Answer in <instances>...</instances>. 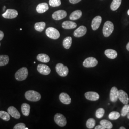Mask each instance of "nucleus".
<instances>
[{"label": "nucleus", "mask_w": 129, "mask_h": 129, "mask_svg": "<svg viewBox=\"0 0 129 129\" xmlns=\"http://www.w3.org/2000/svg\"><path fill=\"white\" fill-rule=\"evenodd\" d=\"M25 97L28 101L37 102L41 99V96L38 92L34 90H28L25 93Z\"/></svg>", "instance_id": "obj_1"}, {"label": "nucleus", "mask_w": 129, "mask_h": 129, "mask_svg": "<svg viewBox=\"0 0 129 129\" xmlns=\"http://www.w3.org/2000/svg\"><path fill=\"white\" fill-rule=\"evenodd\" d=\"M28 75V71L26 67H23L18 70L15 74V78L18 81H23L26 79Z\"/></svg>", "instance_id": "obj_2"}, {"label": "nucleus", "mask_w": 129, "mask_h": 129, "mask_svg": "<svg viewBox=\"0 0 129 129\" xmlns=\"http://www.w3.org/2000/svg\"><path fill=\"white\" fill-rule=\"evenodd\" d=\"M114 30V24L111 21H108L104 24L102 32L105 37H109Z\"/></svg>", "instance_id": "obj_3"}, {"label": "nucleus", "mask_w": 129, "mask_h": 129, "mask_svg": "<svg viewBox=\"0 0 129 129\" xmlns=\"http://www.w3.org/2000/svg\"><path fill=\"white\" fill-rule=\"evenodd\" d=\"M55 70L57 73L63 77L67 76L69 71L68 68L62 63H58L56 65Z\"/></svg>", "instance_id": "obj_4"}, {"label": "nucleus", "mask_w": 129, "mask_h": 129, "mask_svg": "<svg viewBox=\"0 0 129 129\" xmlns=\"http://www.w3.org/2000/svg\"><path fill=\"white\" fill-rule=\"evenodd\" d=\"M46 36L52 39H57L60 36L59 32L55 28L48 27L46 31Z\"/></svg>", "instance_id": "obj_5"}, {"label": "nucleus", "mask_w": 129, "mask_h": 129, "mask_svg": "<svg viewBox=\"0 0 129 129\" xmlns=\"http://www.w3.org/2000/svg\"><path fill=\"white\" fill-rule=\"evenodd\" d=\"M55 123L60 127H64L67 124V120L64 116L60 113H56L54 117Z\"/></svg>", "instance_id": "obj_6"}, {"label": "nucleus", "mask_w": 129, "mask_h": 129, "mask_svg": "<svg viewBox=\"0 0 129 129\" xmlns=\"http://www.w3.org/2000/svg\"><path fill=\"white\" fill-rule=\"evenodd\" d=\"M98 63V60L96 58L93 57H89L84 60L83 65L85 68H93L96 66Z\"/></svg>", "instance_id": "obj_7"}, {"label": "nucleus", "mask_w": 129, "mask_h": 129, "mask_svg": "<svg viewBox=\"0 0 129 129\" xmlns=\"http://www.w3.org/2000/svg\"><path fill=\"white\" fill-rule=\"evenodd\" d=\"M18 12L15 9H8L6 10L2 16L4 18L6 19H14L18 16Z\"/></svg>", "instance_id": "obj_8"}, {"label": "nucleus", "mask_w": 129, "mask_h": 129, "mask_svg": "<svg viewBox=\"0 0 129 129\" xmlns=\"http://www.w3.org/2000/svg\"><path fill=\"white\" fill-rule=\"evenodd\" d=\"M37 70L39 73L44 75H48L51 72V69L48 66L42 64L37 66Z\"/></svg>", "instance_id": "obj_9"}, {"label": "nucleus", "mask_w": 129, "mask_h": 129, "mask_svg": "<svg viewBox=\"0 0 129 129\" xmlns=\"http://www.w3.org/2000/svg\"><path fill=\"white\" fill-rule=\"evenodd\" d=\"M67 15V12L63 10H58L55 12L53 15L52 18L55 20H60L65 18Z\"/></svg>", "instance_id": "obj_10"}, {"label": "nucleus", "mask_w": 129, "mask_h": 129, "mask_svg": "<svg viewBox=\"0 0 129 129\" xmlns=\"http://www.w3.org/2000/svg\"><path fill=\"white\" fill-rule=\"evenodd\" d=\"M118 99L120 101L124 104H127L129 103V98L127 93L123 90H119Z\"/></svg>", "instance_id": "obj_11"}, {"label": "nucleus", "mask_w": 129, "mask_h": 129, "mask_svg": "<svg viewBox=\"0 0 129 129\" xmlns=\"http://www.w3.org/2000/svg\"><path fill=\"white\" fill-rule=\"evenodd\" d=\"M119 97V90L116 87H113L111 88L110 93V100L112 102L117 101Z\"/></svg>", "instance_id": "obj_12"}, {"label": "nucleus", "mask_w": 129, "mask_h": 129, "mask_svg": "<svg viewBox=\"0 0 129 129\" xmlns=\"http://www.w3.org/2000/svg\"><path fill=\"white\" fill-rule=\"evenodd\" d=\"M7 112L9 113L10 116L13 117L15 119H19L20 118L21 114L18 111L14 106H10L8 109Z\"/></svg>", "instance_id": "obj_13"}, {"label": "nucleus", "mask_w": 129, "mask_h": 129, "mask_svg": "<svg viewBox=\"0 0 129 129\" xmlns=\"http://www.w3.org/2000/svg\"><path fill=\"white\" fill-rule=\"evenodd\" d=\"M87 32V29L84 26H80L74 31V37H82L84 36Z\"/></svg>", "instance_id": "obj_14"}, {"label": "nucleus", "mask_w": 129, "mask_h": 129, "mask_svg": "<svg viewBox=\"0 0 129 129\" xmlns=\"http://www.w3.org/2000/svg\"><path fill=\"white\" fill-rule=\"evenodd\" d=\"M85 97L87 100L91 101H96L100 98L99 94L97 92L93 91H89L85 93Z\"/></svg>", "instance_id": "obj_15"}, {"label": "nucleus", "mask_w": 129, "mask_h": 129, "mask_svg": "<svg viewBox=\"0 0 129 129\" xmlns=\"http://www.w3.org/2000/svg\"><path fill=\"white\" fill-rule=\"evenodd\" d=\"M102 17L100 16H97L93 19L91 23V27L93 30H97L100 27L102 23Z\"/></svg>", "instance_id": "obj_16"}, {"label": "nucleus", "mask_w": 129, "mask_h": 129, "mask_svg": "<svg viewBox=\"0 0 129 129\" xmlns=\"http://www.w3.org/2000/svg\"><path fill=\"white\" fill-rule=\"evenodd\" d=\"M59 100L62 103L68 105L71 102V99L69 95L66 93H61L59 95Z\"/></svg>", "instance_id": "obj_17"}, {"label": "nucleus", "mask_w": 129, "mask_h": 129, "mask_svg": "<svg viewBox=\"0 0 129 129\" xmlns=\"http://www.w3.org/2000/svg\"><path fill=\"white\" fill-rule=\"evenodd\" d=\"M49 9L48 5L46 3H43L37 5L36 11L38 13L42 14L46 12Z\"/></svg>", "instance_id": "obj_18"}, {"label": "nucleus", "mask_w": 129, "mask_h": 129, "mask_svg": "<svg viewBox=\"0 0 129 129\" xmlns=\"http://www.w3.org/2000/svg\"><path fill=\"white\" fill-rule=\"evenodd\" d=\"M104 54L108 58L111 59H115L117 57L118 55V53L117 51L111 49H106L104 52Z\"/></svg>", "instance_id": "obj_19"}, {"label": "nucleus", "mask_w": 129, "mask_h": 129, "mask_svg": "<svg viewBox=\"0 0 129 129\" xmlns=\"http://www.w3.org/2000/svg\"><path fill=\"white\" fill-rule=\"evenodd\" d=\"M62 26L65 29H72L77 27V24L72 21H66L62 23Z\"/></svg>", "instance_id": "obj_20"}, {"label": "nucleus", "mask_w": 129, "mask_h": 129, "mask_svg": "<svg viewBox=\"0 0 129 129\" xmlns=\"http://www.w3.org/2000/svg\"><path fill=\"white\" fill-rule=\"evenodd\" d=\"M30 106L26 103H24L22 104L21 106V111L23 115L25 116H28L29 115L30 112Z\"/></svg>", "instance_id": "obj_21"}, {"label": "nucleus", "mask_w": 129, "mask_h": 129, "mask_svg": "<svg viewBox=\"0 0 129 129\" xmlns=\"http://www.w3.org/2000/svg\"><path fill=\"white\" fill-rule=\"evenodd\" d=\"M82 12L80 10H76L73 12L71 14H70L69 16V19L71 20H76L80 18L82 16Z\"/></svg>", "instance_id": "obj_22"}, {"label": "nucleus", "mask_w": 129, "mask_h": 129, "mask_svg": "<svg viewBox=\"0 0 129 129\" xmlns=\"http://www.w3.org/2000/svg\"><path fill=\"white\" fill-rule=\"evenodd\" d=\"M37 59L38 61L43 63H48L50 61V57L45 54H39L37 55Z\"/></svg>", "instance_id": "obj_23"}, {"label": "nucleus", "mask_w": 129, "mask_h": 129, "mask_svg": "<svg viewBox=\"0 0 129 129\" xmlns=\"http://www.w3.org/2000/svg\"><path fill=\"white\" fill-rule=\"evenodd\" d=\"M72 39L70 37H66L63 41V45L64 48L66 49H69L71 46Z\"/></svg>", "instance_id": "obj_24"}, {"label": "nucleus", "mask_w": 129, "mask_h": 129, "mask_svg": "<svg viewBox=\"0 0 129 129\" xmlns=\"http://www.w3.org/2000/svg\"><path fill=\"white\" fill-rule=\"evenodd\" d=\"M46 24L45 22H43L37 23L35 24V29L38 32H41L44 30L45 28L46 27Z\"/></svg>", "instance_id": "obj_25"}, {"label": "nucleus", "mask_w": 129, "mask_h": 129, "mask_svg": "<svg viewBox=\"0 0 129 129\" xmlns=\"http://www.w3.org/2000/svg\"><path fill=\"white\" fill-rule=\"evenodd\" d=\"M122 0H113L111 5V9L112 11H116L120 7Z\"/></svg>", "instance_id": "obj_26"}, {"label": "nucleus", "mask_w": 129, "mask_h": 129, "mask_svg": "<svg viewBox=\"0 0 129 129\" xmlns=\"http://www.w3.org/2000/svg\"><path fill=\"white\" fill-rule=\"evenodd\" d=\"M9 57L7 55H0V67L4 66L8 64Z\"/></svg>", "instance_id": "obj_27"}, {"label": "nucleus", "mask_w": 129, "mask_h": 129, "mask_svg": "<svg viewBox=\"0 0 129 129\" xmlns=\"http://www.w3.org/2000/svg\"><path fill=\"white\" fill-rule=\"evenodd\" d=\"M100 124L105 127L106 129H111L113 127V125L111 122L108 120H102L100 121Z\"/></svg>", "instance_id": "obj_28"}, {"label": "nucleus", "mask_w": 129, "mask_h": 129, "mask_svg": "<svg viewBox=\"0 0 129 129\" xmlns=\"http://www.w3.org/2000/svg\"><path fill=\"white\" fill-rule=\"evenodd\" d=\"M96 125V120L93 118L88 119L86 122V126L89 129H93Z\"/></svg>", "instance_id": "obj_29"}, {"label": "nucleus", "mask_w": 129, "mask_h": 129, "mask_svg": "<svg viewBox=\"0 0 129 129\" xmlns=\"http://www.w3.org/2000/svg\"><path fill=\"white\" fill-rule=\"evenodd\" d=\"M0 118L5 121H9L10 120V115L8 112L0 111Z\"/></svg>", "instance_id": "obj_30"}, {"label": "nucleus", "mask_w": 129, "mask_h": 129, "mask_svg": "<svg viewBox=\"0 0 129 129\" xmlns=\"http://www.w3.org/2000/svg\"><path fill=\"white\" fill-rule=\"evenodd\" d=\"M120 113L117 111H112L109 115V118L111 120H116L120 117Z\"/></svg>", "instance_id": "obj_31"}, {"label": "nucleus", "mask_w": 129, "mask_h": 129, "mask_svg": "<svg viewBox=\"0 0 129 129\" xmlns=\"http://www.w3.org/2000/svg\"><path fill=\"white\" fill-rule=\"evenodd\" d=\"M129 113V104H125L122 108L121 111V115L122 117H125Z\"/></svg>", "instance_id": "obj_32"}, {"label": "nucleus", "mask_w": 129, "mask_h": 129, "mask_svg": "<svg viewBox=\"0 0 129 129\" xmlns=\"http://www.w3.org/2000/svg\"><path fill=\"white\" fill-rule=\"evenodd\" d=\"M105 113V110L103 108H99L97 110L96 112V116L98 119H101L102 118L103 116L104 115Z\"/></svg>", "instance_id": "obj_33"}, {"label": "nucleus", "mask_w": 129, "mask_h": 129, "mask_svg": "<svg viewBox=\"0 0 129 129\" xmlns=\"http://www.w3.org/2000/svg\"><path fill=\"white\" fill-rule=\"evenodd\" d=\"M49 4L52 7H58L61 4V0H49Z\"/></svg>", "instance_id": "obj_34"}, {"label": "nucleus", "mask_w": 129, "mask_h": 129, "mask_svg": "<svg viewBox=\"0 0 129 129\" xmlns=\"http://www.w3.org/2000/svg\"><path fill=\"white\" fill-rule=\"evenodd\" d=\"M14 129H28L26 127V125L23 123H19L15 125L14 127Z\"/></svg>", "instance_id": "obj_35"}, {"label": "nucleus", "mask_w": 129, "mask_h": 129, "mask_svg": "<svg viewBox=\"0 0 129 129\" xmlns=\"http://www.w3.org/2000/svg\"><path fill=\"white\" fill-rule=\"evenodd\" d=\"M81 0H69V2L72 4H76L80 2Z\"/></svg>", "instance_id": "obj_36"}, {"label": "nucleus", "mask_w": 129, "mask_h": 129, "mask_svg": "<svg viewBox=\"0 0 129 129\" xmlns=\"http://www.w3.org/2000/svg\"><path fill=\"white\" fill-rule=\"evenodd\" d=\"M95 129H106L105 128V127H104L103 126H102V125H98L95 128Z\"/></svg>", "instance_id": "obj_37"}, {"label": "nucleus", "mask_w": 129, "mask_h": 129, "mask_svg": "<svg viewBox=\"0 0 129 129\" xmlns=\"http://www.w3.org/2000/svg\"><path fill=\"white\" fill-rule=\"evenodd\" d=\"M4 37V34L2 31H0V41L3 39Z\"/></svg>", "instance_id": "obj_38"}, {"label": "nucleus", "mask_w": 129, "mask_h": 129, "mask_svg": "<svg viewBox=\"0 0 129 129\" xmlns=\"http://www.w3.org/2000/svg\"><path fill=\"white\" fill-rule=\"evenodd\" d=\"M126 48H127V50L129 51V42L127 44V45L126 46Z\"/></svg>", "instance_id": "obj_39"}, {"label": "nucleus", "mask_w": 129, "mask_h": 129, "mask_svg": "<svg viewBox=\"0 0 129 129\" xmlns=\"http://www.w3.org/2000/svg\"><path fill=\"white\" fill-rule=\"evenodd\" d=\"M126 128L124 127H120V129H125Z\"/></svg>", "instance_id": "obj_40"}, {"label": "nucleus", "mask_w": 129, "mask_h": 129, "mask_svg": "<svg viewBox=\"0 0 129 129\" xmlns=\"http://www.w3.org/2000/svg\"><path fill=\"white\" fill-rule=\"evenodd\" d=\"M127 118L129 119V113L127 114Z\"/></svg>", "instance_id": "obj_41"}, {"label": "nucleus", "mask_w": 129, "mask_h": 129, "mask_svg": "<svg viewBox=\"0 0 129 129\" xmlns=\"http://www.w3.org/2000/svg\"><path fill=\"white\" fill-rule=\"evenodd\" d=\"M5 6H4V8H3V10H4V11H5Z\"/></svg>", "instance_id": "obj_42"}, {"label": "nucleus", "mask_w": 129, "mask_h": 129, "mask_svg": "<svg viewBox=\"0 0 129 129\" xmlns=\"http://www.w3.org/2000/svg\"><path fill=\"white\" fill-rule=\"evenodd\" d=\"M127 13H128V15H129V9L128 10V12H127Z\"/></svg>", "instance_id": "obj_43"}, {"label": "nucleus", "mask_w": 129, "mask_h": 129, "mask_svg": "<svg viewBox=\"0 0 129 129\" xmlns=\"http://www.w3.org/2000/svg\"><path fill=\"white\" fill-rule=\"evenodd\" d=\"M0 46H1V44H0Z\"/></svg>", "instance_id": "obj_44"}]
</instances>
